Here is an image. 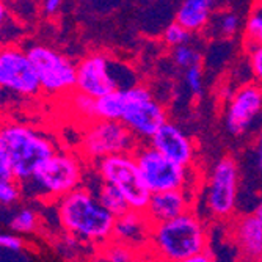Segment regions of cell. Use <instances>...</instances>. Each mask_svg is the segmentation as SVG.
<instances>
[{
  "label": "cell",
  "instance_id": "obj_1",
  "mask_svg": "<svg viewBox=\"0 0 262 262\" xmlns=\"http://www.w3.org/2000/svg\"><path fill=\"white\" fill-rule=\"evenodd\" d=\"M58 219L64 231L77 241L90 244L113 241L116 219L88 188L80 187L60 200Z\"/></svg>",
  "mask_w": 262,
  "mask_h": 262
},
{
  "label": "cell",
  "instance_id": "obj_2",
  "mask_svg": "<svg viewBox=\"0 0 262 262\" xmlns=\"http://www.w3.org/2000/svg\"><path fill=\"white\" fill-rule=\"evenodd\" d=\"M151 248L162 262H185L207 251L209 237L203 220L193 212L152 225Z\"/></svg>",
  "mask_w": 262,
  "mask_h": 262
},
{
  "label": "cell",
  "instance_id": "obj_3",
  "mask_svg": "<svg viewBox=\"0 0 262 262\" xmlns=\"http://www.w3.org/2000/svg\"><path fill=\"white\" fill-rule=\"evenodd\" d=\"M0 146L7 154L14 179L20 184L30 181L39 166L55 154L54 143L41 132L10 121L0 124Z\"/></svg>",
  "mask_w": 262,
  "mask_h": 262
},
{
  "label": "cell",
  "instance_id": "obj_4",
  "mask_svg": "<svg viewBox=\"0 0 262 262\" xmlns=\"http://www.w3.org/2000/svg\"><path fill=\"white\" fill-rule=\"evenodd\" d=\"M83 168L77 156L69 152H55L35 171L33 178L20 184L22 193L35 196L64 198L80 188Z\"/></svg>",
  "mask_w": 262,
  "mask_h": 262
},
{
  "label": "cell",
  "instance_id": "obj_5",
  "mask_svg": "<svg viewBox=\"0 0 262 262\" xmlns=\"http://www.w3.org/2000/svg\"><path fill=\"white\" fill-rule=\"evenodd\" d=\"M47 94H73L77 90V64L46 44H33L26 51Z\"/></svg>",
  "mask_w": 262,
  "mask_h": 262
},
{
  "label": "cell",
  "instance_id": "obj_6",
  "mask_svg": "<svg viewBox=\"0 0 262 262\" xmlns=\"http://www.w3.org/2000/svg\"><path fill=\"white\" fill-rule=\"evenodd\" d=\"M98 173L102 182L116 187L135 212H145L151 192L141 178L134 154L105 157L98 162Z\"/></svg>",
  "mask_w": 262,
  "mask_h": 262
},
{
  "label": "cell",
  "instance_id": "obj_7",
  "mask_svg": "<svg viewBox=\"0 0 262 262\" xmlns=\"http://www.w3.org/2000/svg\"><path fill=\"white\" fill-rule=\"evenodd\" d=\"M121 123L137 137L151 140L166 123V108L154 98L149 88L137 85L126 90V108Z\"/></svg>",
  "mask_w": 262,
  "mask_h": 262
},
{
  "label": "cell",
  "instance_id": "obj_8",
  "mask_svg": "<svg viewBox=\"0 0 262 262\" xmlns=\"http://www.w3.org/2000/svg\"><path fill=\"white\" fill-rule=\"evenodd\" d=\"M134 157L151 195L171 190H187L190 184V168L168 160L149 145L138 146Z\"/></svg>",
  "mask_w": 262,
  "mask_h": 262
},
{
  "label": "cell",
  "instance_id": "obj_9",
  "mask_svg": "<svg viewBox=\"0 0 262 262\" xmlns=\"http://www.w3.org/2000/svg\"><path fill=\"white\" fill-rule=\"evenodd\" d=\"M137 148V137L121 121H94L82 137L83 156L96 162L112 156L134 154Z\"/></svg>",
  "mask_w": 262,
  "mask_h": 262
},
{
  "label": "cell",
  "instance_id": "obj_10",
  "mask_svg": "<svg viewBox=\"0 0 262 262\" xmlns=\"http://www.w3.org/2000/svg\"><path fill=\"white\" fill-rule=\"evenodd\" d=\"M237 193H239V168L231 157L220 159L209 174L204 187V206L217 220L229 219L237 206Z\"/></svg>",
  "mask_w": 262,
  "mask_h": 262
},
{
  "label": "cell",
  "instance_id": "obj_11",
  "mask_svg": "<svg viewBox=\"0 0 262 262\" xmlns=\"http://www.w3.org/2000/svg\"><path fill=\"white\" fill-rule=\"evenodd\" d=\"M120 64L102 52H94L82 58L77 64V90L93 99H99L116 90H127Z\"/></svg>",
  "mask_w": 262,
  "mask_h": 262
},
{
  "label": "cell",
  "instance_id": "obj_12",
  "mask_svg": "<svg viewBox=\"0 0 262 262\" xmlns=\"http://www.w3.org/2000/svg\"><path fill=\"white\" fill-rule=\"evenodd\" d=\"M262 121V88L256 83H245L232 91L225 108L226 130L241 137Z\"/></svg>",
  "mask_w": 262,
  "mask_h": 262
},
{
  "label": "cell",
  "instance_id": "obj_13",
  "mask_svg": "<svg viewBox=\"0 0 262 262\" xmlns=\"http://www.w3.org/2000/svg\"><path fill=\"white\" fill-rule=\"evenodd\" d=\"M0 88L20 96H38L42 91L27 52L16 46L0 47Z\"/></svg>",
  "mask_w": 262,
  "mask_h": 262
},
{
  "label": "cell",
  "instance_id": "obj_14",
  "mask_svg": "<svg viewBox=\"0 0 262 262\" xmlns=\"http://www.w3.org/2000/svg\"><path fill=\"white\" fill-rule=\"evenodd\" d=\"M149 146L163 157L185 168H190L195 160V145L192 138L179 126L170 121L149 140Z\"/></svg>",
  "mask_w": 262,
  "mask_h": 262
},
{
  "label": "cell",
  "instance_id": "obj_15",
  "mask_svg": "<svg viewBox=\"0 0 262 262\" xmlns=\"http://www.w3.org/2000/svg\"><path fill=\"white\" fill-rule=\"evenodd\" d=\"M192 203L193 198L188 190H171V192L154 193L151 195L145 215L152 225L165 223L192 212L190 210Z\"/></svg>",
  "mask_w": 262,
  "mask_h": 262
},
{
  "label": "cell",
  "instance_id": "obj_16",
  "mask_svg": "<svg viewBox=\"0 0 262 262\" xmlns=\"http://www.w3.org/2000/svg\"><path fill=\"white\" fill-rule=\"evenodd\" d=\"M152 223L145 215V212L130 210L126 215L116 219L113 241L126 244L134 250L149 244L151 241Z\"/></svg>",
  "mask_w": 262,
  "mask_h": 262
},
{
  "label": "cell",
  "instance_id": "obj_17",
  "mask_svg": "<svg viewBox=\"0 0 262 262\" xmlns=\"http://www.w3.org/2000/svg\"><path fill=\"white\" fill-rule=\"evenodd\" d=\"M232 235L237 248L245 259L262 260V225L253 213L234 222Z\"/></svg>",
  "mask_w": 262,
  "mask_h": 262
},
{
  "label": "cell",
  "instance_id": "obj_18",
  "mask_svg": "<svg viewBox=\"0 0 262 262\" xmlns=\"http://www.w3.org/2000/svg\"><path fill=\"white\" fill-rule=\"evenodd\" d=\"M215 7L217 4L210 0H184L174 13V22L192 35L204 32L209 27Z\"/></svg>",
  "mask_w": 262,
  "mask_h": 262
},
{
  "label": "cell",
  "instance_id": "obj_19",
  "mask_svg": "<svg viewBox=\"0 0 262 262\" xmlns=\"http://www.w3.org/2000/svg\"><path fill=\"white\" fill-rule=\"evenodd\" d=\"M126 108V90H116L96 99L98 121H121Z\"/></svg>",
  "mask_w": 262,
  "mask_h": 262
},
{
  "label": "cell",
  "instance_id": "obj_20",
  "mask_svg": "<svg viewBox=\"0 0 262 262\" xmlns=\"http://www.w3.org/2000/svg\"><path fill=\"white\" fill-rule=\"evenodd\" d=\"M94 195H96L99 203L104 206V209L108 210L115 219H120L132 210L127 200L124 198V195L116 187H113L110 184L101 182V185L98 187Z\"/></svg>",
  "mask_w": 262,
  "mask_h": 262
},
{
  "label": "cell",
  "instance_id": "obj_21",
  "mask_svg": "<svg viewBox=\"0 0 262 262\" xmlns=\"http://www.w3.org/2000/svg\"><path fill=\"white\" fill-rule=\"evenodd\" d=\"M241 29V16L232 10H220L213 13L210 24L206 30H210V36L232 38Z\"/></svg>",
  "mask_w": 262,
  "mask_h": 262
},
{
  "label": "cell",
  "instance_id": "obj_22",
  "mask_svg": "<svg viewBox=\"0 0 262 262\" xmlns=\"http://www.w3.org/2000/svg\"><path fill=\"white\" fill-rule=\"evenodd\" d=\"M245 46L251 51L257 46H262V2L253 5L250 16L245 24Z\"/></svg>",
  "mask_w": 262,
  "mask_h": 262
},
{
  "label": "cell",
  "instance_id": "obj_23",
  "mask_svg": "<svg viewBox=\"0 0 262 262\" xmlns=\"http://www.w3.org/2000/svg\"><path fill=\"white\" fill-rule=\"evenodd\" d=\"M69 98H71L69 101H71V105H73V110L79 118H82L83 121H90V124L98 121L96 120V99H93L79 91H74Z\"/></svg>",
  "mask_w": 262,
  "mask_h": 262
},
{
  "label": "cell",
  "instance_id": "obj_24",
  "mask_svg": "<svg viewBox=\"0 0 262 262\" xmlns=\"http://www.w3.org/2000/svg\"><path fill=\"white\" fill-rule=\"evenodd\" d=\"M10 228L17 234L33 232L38 228V213L30 207H22L10 220Z\"/></svg>",
  "mask_w": 262,
  "mask_h": 262
},
{
  "label": "cell",
  "instance_id": "obj_25",
  "mask_svg": "<svg viewBox=\"0 0 262 262\" xmlns=\"http://www.w3.org/2000/svg\"><path fill=\"white\" fill-rule=\"evenodd\" d=\"M102 260L104 262H134L135 250L126 244L112 241V242L105 244Z\"/></svg>",
  "mask_w": 262,
  "mask_h": 262
},
{
  "label": "cell",
  "instance_id": "obj_26",
  "mask_svg": "<svg viewBox=\"0 0 262 262\" xmlns=\"http://www.w3.org/2000/svg\"><path fill=\"white\" fill-rule=\"evenodd\" d=\"M171 58H173L176 66H179V68H182L185 71L190 69V68L201 66V54H200V51L196 49V47L190 46V44L173 49Z\"/></svg>",
  "mask_w": 262,
  "mask_h": 262
},
{
  "label": "cell",
  "instance_id": "obj_27",
  "mask_svg": "<svg viewBox=\"0 0 262 262\" xmlns=\"http://www.w3.org/2000/svg\"><path fill=\"white\" fill-rule=\"evenodd\" d=\"M162 41L168 47H171V49H176V47L190 44V41H192V33L173 20L171 24H168V26L165 27L162 33Z\"/></svg>",
  "mask_w": 262,
  "mask_h": 262
},
{
  "label": "cell",
  "instance_id": "obj_28",
  "mask_svg": "<svg viewBox=\"0 0 262 262\" xmlns=\"http://www.w3.org/2000/svg\"><path fill=\"white\" fill-rule=\"evenodd\" d=\"M20 195H22L20 182H17L16 179L0 181V204L11 206L19 201Z\"/></svg>",
  "mask_w": 262,
  "mask_h": 262
},
{
  "label": "cell",
  "instance_id": "obj_29",
  "mask_svg": "<svg viewBox=\"0 0 262 262\" xmlns=\"http://www.w3.org/2000/svg\"><path fill=\"white\" fill-rule=\"evenodd\" d=\"M185 83L188 90L192 91L195 96H203L204 93V77H203V69L201 66L196 68H190L185 71Z\"/></svg>",
  "mask_w": 262,
  "mask_h": 262
},
{
  "label": "cell",
  "instance_id": "obj_30",
  "mask_svg": "<svg viewBox=\"0 0 262 262\" xmlns=\"http://www.w3.org/2000/svg\"><path fill=\"white\" fill-rule=\"evenodd\" d=\"M248 55H250L251 73L262 83V46H257L254 49L248 51Z\"/></svg>",
  "mask_w": 262,
  "mask_h": 262
},
{
  "label": "cell",
  "instance_id": "obj_31",
  "mask_svg": "<svg viewBox=\"0 0 262 262\" xmlns=\"http://www.w3.org/2000/svg\"><path fill=\"white\" fill-rule=\"evenodd\" d=\"M0 248H5L10 251H19L22 248V239L14 234L0 232Z\"/></svg>",
  "mask_w": 262,
  "mask_h": 262
},
{
  "label": "cell",
  "instance_id": "obj_32",
  "mask_svg": "<svg viewBox=\"0 0 262 262\" xmlns=\"http://www.w3.org/2000/svg\"><path fill=\"white\" fill-rule=\"evenodd\" d=\"M10 179H14V176L11 171L10 162L7 159V154L4 152L2 146H0V181H10Z\"/></svg>",
  "mask_w": 262,
  "mask_h": 262
},
{
  "label": "cell",
  "instance_id": "obj_33",
  "mask_svg": "<svg viewBox=\"0 0 262 262\" xmlns=\"http://www.w3.org/2000/svg\"><path fill=\"white\" fill-rule=\"evenodd\" d=\"M60 8H61V2L60 0H46L42 2V14L47 16V17H52V16H57L60 13Z\"/></svg>",
  "mask_w": 262,
  "mask_h": 262
},
{
  "label": "cell",
  "instance_id": "obj_34",
  "mask_svg": "<svg viewBox=\"0 0 262 262\" xmlns=\"http://www.w3.org/2000/svg\"><path fill=\"white\" fill-rule=\"evenodd\" d=\"M10 24V13L8 8L4 2H0V42H4L2 35L5 33V29L8 27Z\"/></svg>",
  "mask_w": 262,
  "mask_h": 262
},
{
  "label": "cell",
  "instance_id": "obj_35",
  "mask_svg": "<svg viewBox=\"0 0 262 262\" xmlns=\"http://www.w3.org/2000/svg\"><path fill=\"white\" fill-rule=\"evenodd\" d=\"M254 163L259 173H262V127L259 130L257 135V141H256V148H254Z\"/></svg>",
  "mask_w": 262,
  "mask_h": 262
},
{
  "label": "cell",
  "instance_id": "obj_36",
  "mask_svg": "<svg viewBox=\"0 0 262 262\" xmlns=\"http://www.w3.org/2000/svg\"><path fill=\"white\" fill-rule=\"evenodd\" d=\"M185 262H215V259H213V256L209 253V251H204L201 254H196L193 257L187 259Z\"/></svg>",
  "mask_w": 262,
  "mask_h": 262
},
{
  "label": "cell",
  "instance_id": "obj_37",
  "mask_svg": "<svg viewBox=\"0 0 262 262\" xmlns=\"http://www.w3.org/2000/svg\"><path fill=\"white\" fill-rule=\"evenodd\" d=\"M253 215L259 220V223L262 225V198L259 200V203L256 204V207H254V212H253Z\"/></svg>",
  "mask_w": 262,
  "mask_h": 262
},
{
  "label": "cell",
  "instance_id": "obj_38",
  "mask_svg": "<svg viewBox=\"0 0 262 262\" xmlns=\"http://www.w3.org/2000/svg\"><path fill=\"white\" fill-rule=\"evenodd\" d=\"M260 262H262V260H260Z\"/></svg>",
  "mask_w": 262,
  "mask_h": 262
}]
</instances>
